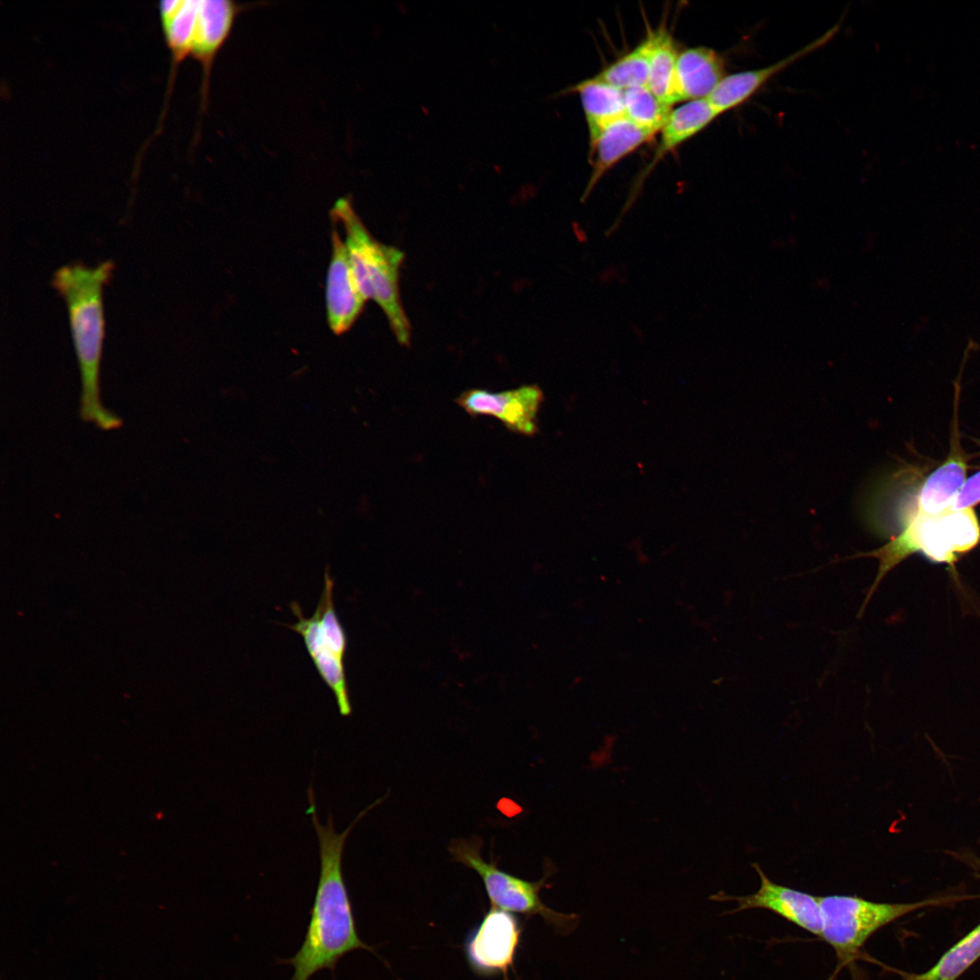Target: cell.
Wrapping results in <instances>:
<instances>
[{
  "label": "cell",
  "mask_w": 980,
  "mask_h": 980,
  "mask_svg": "<svg viewBox=\"0 0 980 980\" xmlns=\"http://www.w3.org/2000/svg\"><path fill=\"white\" fill-rule=\"evenodd\" d=\"M332 252L327 275L328 323L336 335L347 332L363 310L366 299L358 286L345 241L331 232Z\"/></svg>",
  "instance_id": "cell-11"
},
{
  "label": "cell",
  "mask_w": 980,
  "mask_h": 980,
  "mask_svg": "<svg viewBox=\"0 0 980 980\" xmlns=\"http://www.w3.org/2000/svg\"><path fill=\"white\" fill-rule=\"evenodd\" d=\"M652 53L648 88L663 103L678 102L676 90L677 53L671 35L664 29L651 33Z\"/></svg>",
  "instance_id": "cell-19"
},
{
  "label": "cell",
  "mask_w": 980,
  "mask_h": 980,
  "mask_svg": "<svg viewBox=\"0 0 980 980\" xmlns=\"http://www.w3.org/2000/svg\"><path fill=\"white\" fill-rule=\"evenodd\" d=\"M523 927L514 913L493 907L469 933L465 954L472 971L484 977L504 975L514 966Z\"/></svg>",
  "instance_id": "cell-8"
},
{
  "label": "cell",
  "mask_w": 980,
  "mask_h": 980,
  "mask_svg": "<svg viewBox=\"0 0 980 980\" xmlns=\"http://www.w3.org/2000/svg\"><path fill=\"white\" fill-rule=\"evenodd\" d=\"M308 797L309 806L307 813L311 816L318 840L320 869L304 941L295 956L282 961L294 968L290 980H309L322 969L334 971L338 960L353 950L374 952V948L364 943L358 934L343 876L342 858L346 840L352 828L380 801L376 800L360 812L342 833H338L331 818L326 825L319 822L311 787L308 790Z\"/></svg>",
  "instance_id": "cell-1"
},
{
  "label": "cell",
  "mask_w": 980,
  "mask_h": 980,
  "mask_svg": "<svg viewBox=\"0 0 980 980\" xmlns=\"http://www.w3.org/2000/svg\"><path fill=\"white\" fill-rule=\"evenodd\" d=\"M543 399L538 386L526 385L499 392L469 389L456 398V403L473 416H493L514 433L533 436L537 431V415Z\"/></svg>",
  "instance_id": "cell-10"
},
{
  "label": "cell",
  "mask_w": 980,
  "mask_h": 980,
  "mask_svg": "<svg viewBox=\"0 0 980 980\" xmlns=\"http://www.w3.org/2000/svg\"><path fill=\"white\" fill-rule=\"evenodd\" d=\"M652 44L650 34L634 49L604 68L596 77L622 91L647 86Z\"/></svg>",
  "instance_id": "cell-21"
},
{
  "label": "cell",
  "mask_w": 980,
  "mask_h": 980,
  "mask_svg": "<svg viewBox=\"0 0 980 980\" xmlns=\"http://www.w3.org/2000/svg\"><path fill=\"white\" fill-rule=\"evenodd\" d=\"M331 220L342 224L352 270L365 299L382 309L400 344L408 345L411 328L399 292V270L404 253L373 237L348 197L339 198L330 211Z\"/></svg>",
  "instance_id": "cell-3"
},
{
  "label": "cell",
  "mask_w": 980,
  "mask_h": 980,
  "mask_svg": "<svg viewBox=\"0 0 980 980\" xmlns=\"http://www.w3.org/2000/svg\"><path fill=\"white\" fill-rule=\"evenodd\" d=\"M624 105L626 118L653 134L661 132L671 111L648 86L625 90Z\"/></svg>",
  "instance_id": "cell-22"
},
{
  "label": "cell",
  "mask_w": 980,
  "mask_h": 980,
  "mask_svg": "<svg viewBox=\"0 0 980 980\" xmlns=\"http://www.w3.org/2000/svg\"><path fill=\"white\" fill-rule=\"evenodd\" d=\"M976 443H977V445H978V446H979V447H980V440H976Z\"/></svg>",
  "instance_id": "cell-25"
},
{
  "label": "cell",
  "mask_w": 980,
  "mask_h": 980,
  "mask_svg": "<svg viewBox=\"0 0 980 980\" xmlns=\"http://www.w3.org/2000/svg\"><path fill=\"white\" fill-rule=\"evenodd\" d=\"M199 4V0H180L179 5L171 15L161 18L167 43L177 61H181L191 54Z\"/></svg>",
  "instance_id": "cell-23"
},
{
  "label": "cell",
  "mask_w": 980,
  "mask_h": 980,
  "mask_svg": "<svg viewBox=\"0 0 980 980\" xmlns=\"http://www.w3.org/2000/svg\"><path fill=\"white\" fill-rule=\"evenodd\" d=\"M838 29V25L833 26L812 43L775 64L726 75L708 96V102L720 115L743 104L779 72L826 44Z\"/></svg>",
  "instance_id": "cell-12"
},
{
  "label": "cell",
  "mask_w": 980,
  "mask_h": 980,
  "mask_svg": "<svg viewBox=\"0 0 980 980\" xmlns=\"http://www.w3.org/2000/svg\"><path fill=\"white\" fill-rule=\"evenodd\" d=\"M760 877L759 889L750 895L732 897L723 892L711 896L716 901L734 900L738 906L730 913L760 908L769 910L803 930L821 936L819 897L770 880L758 864H752Z\"/></svg>",
  "instance_id": "cell-9"
},
{
  "label": "cell",
  "mask_w": 980,
  "mask_h": 980,
  "mask_svg": "<svg viewBox=\"0 0 980 980\" xmlns=\"http://www.w3.org/2000/svg\"><path fill=\"white\" fill-rule=\"evenodd\" d=\"M720 114L707 99L688 101L671 111L661 130L656 157L660 158L692 138Z\"/></svg>",
  "instance_id": "cell-18"
},
{
  "label": "cell",
  "mask_w": 980,
  "mask_h": 980,
  "mask_svg": "<svg viewBox=\"0 0 980 980\" xmlns=\"http://www.w3.org/2000/svg\"><path fill=\"white\" fill-rule=\"evenodd\" d=\"M980 958V923L924 973L898 972L901 980H957Z\"/></svg>",
  "instance_id": "cell-20"
},
{
  "label": "cell",
  "mask_w": 980,
  "mask_h": 980,
  "mask_svg": "<svg viewBox=\"0 0 980 980\" xmlns=\"http://www.w3.org/2000/svg\"><path fill=\"white\" fill-rule=\"evenodd\" d=\"M240 10L229 0L200 1L191 55L202 66L204 96L214 59L230 34Z\"/></svg>",
  "instance_id": "cell-13"
},
{
  "label": "cell",
  "mask_w": 980,
  "mask_h": 980,
  "mask_svg": "<svg viewBox=\"0 0 980 980\" xmlns=\"http://www.w3.org/2000/svg\"><path fill=\"white\" fill-rule=\"evenodd\" d=\"M725 76L724 60L715 50L698 46L680 53L676 66L678 102L707 99Z\"/></svg>",
  "instance_id": "cell-15"
},
{
  "label": "cell",
  "mask_w": 980,
  "mask_h": 980,
  "mask_svg": "<svg viewBox=\"0 0 980 980\" xmlns=\"http://www.w3.org/2000/svg\"><path fill=\"white\" fill-rule=\"evenodd\" d=\"M980 503V470L965 481L950 509L972 508Z\"/></svg>",
  "instance_id": "cell-24"
},
{
  "label": "cell",
  "mask_w": 980,
  "mask_h": 980,
  "mask_svg": "<svg viewBox=\"0 0 980 980\" xmlns=\"http://www.w3.org/2000/svg\"><path fill=\"white\" fill-rule=\"evenodd\" d=\"M449 851L455 861L473 869L481 877L493 907L528 916H540L562 935L572 932L577 926V915L554 911L540 897L541 889L553 874L552 866L545 868L540 880L531 882L498 868L494 862L485 861L481 855L479 840L456 839L451 842Z\"/></svg>",
  "instance_id": "cell-7"
},
{
  "label": "cell",
  "mask_w": 980,
  "mask_h": 980,
  "mask_svg": "<svg viewBox=\"0 0 980 980\" xmlns=\"http://www.w3.org/2000/svg\"><path fill=\"white\" fill-rule=\"evenodd\" d=\"M946 901L950 900L936 898L915 903H882L857 896L820 897V938L833 948L838 966L843 967L850 965L867 941L884 926L917 909Z\"/></svg>",
  "instance_id": "cell-5"
},
{
  "label": "cell",
  "mask_w": 980,
  "mask_h": 980,
  "mask_svg": "<svg viewBox=\"0 0 980 980\" xmlns=\"http://www.w3.org/2000/svg\"><path fill=\"white\" fill-rule=\"evenodd\" d=\"M967 464L960 450L953 449L946 460L921 485L916 510L935 515L950 509L965 483Z\"/></svg>",
  "instance_id": "cell-16"
},
{
  "label": "cell",
  "mask_w": 980,
  "mask_h": 980,
  "mask_svg": "<svg viewBox=\"0 0 980 980\" xmlns=\"http://www.w3.org/2000/svg\"><path fill=\"white\" fill-rule=\"evenodd\" d=\"M980 541V524L973 508L948 509L930 515L916 511L903 516L898 534L880 548L855 555L878 560V571L871 594L887 573L912 554H922L935 563L953 566L960 555L971 551Z\"/></svg>",
  "instance_id": "cell-4"
},
{
  "label": "cell",
  "mask_w": 980,
  "mask_h": 980,
  "mask_svg": "<svg viewBox=\"0 0 980 980\" xmlns=\"http://www.w3.org/2000/svg\"><path fill=\"white\" fill-rule=\"evenodd\" d=\"M290 609L297 622L285 626L300 635L318 673L333 693L340 715L349 716L352 707L345 669L348 638L335 609L334 581L328 567L314 613L304 617L296 602L290 603Z\"/></svg>",
  "instance_id": "cell-6"
},
{
  "label": "cell",
  "mask_w": 980,
  "mask_h": 980,
  "mask_svg": "<svg viewBox=\"0 0 980 980\" xmlns=\"http://www.w3.org/2000/svg\"><path fill=\"white\" fill-rule=\"evenodd\" d=\"M115 265L112 260L96 266L74 262L58 268L52 285L64 299L76 354L80 377V416L103 430H113L122 419L107 410L101 401L100 371L105 335L103 289L111 280Z\"/></svg>",
  "instance_id": "cell-2"
},
{
  "label": "cell",
  "mask_w": 980,
  "mask_h": 980,
  "mask_svg": "<svg viewBox=\"0 0 980 980\" xmlns=\"http://www.w3.org/2000/svg\"><path fill=\"white\" fill-rule=\"evenodd\" d=\"M573 91L581 98L590 142L607 125L625 117L624 91L596 76L580 82Z\"/></svg>",
  "instance_id": "cell-17"
},
{
  "label": "cell",
  "mask_w": 980,
  "mask_h": 980,
  "mask_svg": "<svg viewBox=\"0 0 980 980\" xmlns=\"http://www.w3.org/2000/svg\"><path fill=\"white\" fill-rule=\"evenodd\" d=\"M654 136L628 118L622 117L607 125L590 142L592 175L583 194L584 201L600 179L619 161L635 151Z\"/></svg>",
  "instance_id": "cell-14"
}]
</instances>
